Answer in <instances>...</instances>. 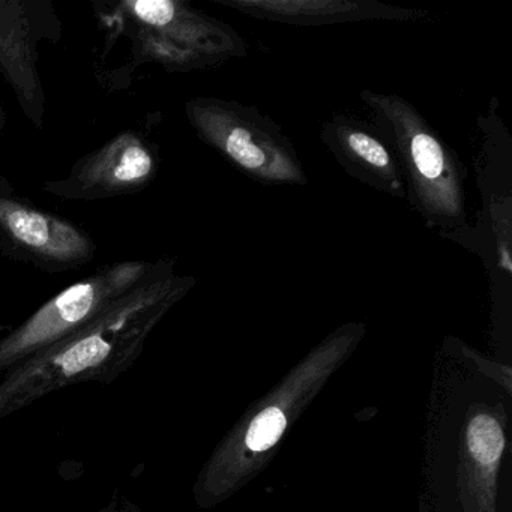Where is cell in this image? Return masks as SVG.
<instances>
[{"label": "cell", "mask_w": 512, "mask_h": 512, "mask_svg": "<svg viewBox=\"0 0 512 512\" xmlns=\"http://www.w3.org/2000/svg\"><path fill=\"white\" fill-rule=\"evenodd\" d=\"M160 157L139 131H121L100 149L80 158L65 178L46 181L44 193L70 202L131 196L157 178Z\"/></svg>", "instance_id": "ba28073f"}, {"label": "cell", "mask_w": 512, "mask_h": 512, "mask_svg": "<svg viewBox=\"0 0 512 512\" xmlns=\"http://www.w3.org/2000/svg\"><path fill=\"white\" fill-rule=\"evenodd\" d=\"M194 284L190 275L176 274L172 260L103 316L11 368L0 380V419L68 386L115 382L136 364L149 335Z\"/></svg>", "instance_id": "6da1fadb"}, {"label": "cell", "mask_w": 512, "mask_h": 512, "mask_svg": "<svg viewBox=\"0 0 512 512\" xmlns=\"http://www.w3.org/2000/svg\"><path fill=\"white\" fill-rule=\"evenodd\" d=\"M172 260L107 263L89 277L71 284L0 337V373H7L94 322L128 293L164 271Z\"/></svg>", "instance_id": "277c9868"}, {"label": "cell", "mask_w": 512, "mask_h": 512, "mask_svg": "<svg viewBox=\"0 0 512 512\" xmlns=\"http://www.w3.org/2000/svg\"><path fill=\"white\" fill-rule=\"evenodd\" d=\"M5 127V110H4V104H2V101H0V134H2V131H4Z\"/></svg>", "instance_id": "9a60e30c"}, {"label": "cell", "mask_w": 512, "mask_h": 512, "mask_svg": "<svg viewBox=\"0 0 512 512\" xmlns=\"http://www.w3.org/2000/svg\"><path fill=\"white\" fill-rule=\"evenodd\" d=\"M98 512H142V509L133 500L128 499L125 494L115 493L109 503Z\"/></svg>", "instance_id": "5bb4252c"}, {"label": "cell", "mask_w": 512, "mask_h": 512, "mask_svg": "<svg viewBox=\"0 0 512 512\" xmlns=\"http://www.w3.org/2000/svg\"><path fill=\"white\" fill-rule=\"evenodd\" d=\"M185 116L200 140L233 169L263 185H307L295 146L277 122L253 106L215 97H194Z\"/></svg>", "instance_id": "5b68a950"}, {"label": "cell", "mask_w": 512, "mask_h": 512, "mask_svg": "<svg viewBox=\"0 0 512 512\" xmlns=\"http://www.w3.org/2000/svg\"><path fill=\"white\" fill-rule=\"evenodd\" d=\"M320 142L356 181L380 193L406 199L397 158L371 122L347 115L332 116L320 128Z\"/></svg>", "instance_id": "30bf717a"}, {"label": "cell", "mask_w": 512, "mask_h": 512, "mask_svg": "<svg viewBox=\"0 0 512 512\" xmlns=\"http://www.w3.org/2000/svg\"><path fill=\"white\" fill-rule=\"evenodd\" d=\"M104 25L130 41L131 65H160L169 73H193L245 58L247 44L227 23L184 0H122Z\"/></svg>", "instance_id": "3957f363"}, {"label": "cell", "mask_w": 512, "mask_h": 512, "mask_svg": "<svg viewBox=\"0 0 512 512\" xmlns=\"http://www.w3.org/2000/svg\"><path fill=\"white\" fill-rule=\"evenodd\" d=\"M361 101L397 158L413 211L428 229L460 244L470 226L467 169L457 152L403 97L362 91Z\"/></svg>", "instance_id": "7a4b0ae2"}, {"label": "cell", "mask_w": 512, "mask_h": 512, "mask_svg": "<svg viewBox=\"0 0 512 512\" xmlns=\"http://www.w3.org/2000/svg\"><path fill=\"white\" fill-rule=\"evenodd\" d=\"M244 16L290 26H331L346 23L418 22L430 11L383 4L379 0H212Z\"/></svg>", "instance_id": "8fae6325"}, {"label": "cell", "mask_w": 512, "mask_h": 512, "mask_svg": "<svg viewBox=\"0 0 512 512\" xmlns=\"http://www.w3.org/2000/svg\"><path fill=\"white\" fill-rule=\"evenodd\" d=\"M10 326L7 325H0V335L5 334V332L10 331Z\"/></svg>", "instance_id": "2e32d148"}, {"label": "cell", "mask_w": 512, "mask_h": 512, "mask_svg": "<svg viewBox=\"0 0 512 512\" xmlns=\"http://www.w3.org/2000/svg\"><path fill=\"white\" fill-rule=\"evenodd\" d=\"M98 247L73 221L38 208L0 175V253L47 274L89 265Z\"/></svg>", "instance_id": "8992f818"}, {"label": "cell", "mask_w": 512, "mask_h": 512, "mask_svg": "<svg viewBox=\"0 0 512 512\" xmlns=\"http://www.w3.org/2000/svg\"><path fill=\"white\" fill-rule=\"evenodd\" d=\"M62 23L50 0H0V74L34 127H44L46 94L38 47L58 43Z\"/></svg>", "instance_id": "52a82bcc"}, {"label": "cell", "mask_w": 512, "mask_h": 512, "mask_svg": "<svg viewBox=\"0 0 512 512\" xmlns=\"http://www.w3.org/2000/svg\"><path fill=\"white\" fill-rule=\"evenodd\" d=\"M470 454L484 469H493L502 457L505 437L499 422L490 415H478L467 428Z\"/></svg>", "instance_id": "7c38bea8"}, {"label": "cell", "mask_w": 512, "mask_h": 512, "mask_svg": "<svg viewBox=\"0 0 512 512\" xmlns=\"http://www.w3.org/2000/svg\"><path fill=\"white\" fill-rule=\"evenodd\" d=\"M487 122L490 134L485 140L484 148L479 161V188H481L482 209L479 224L475 229H470L463 241L460 242L467 250L478 253L484 259L491 277L511 280V187H503L511 181V172L503 176L499 185H494L497 164L503 149L508 145V134L502 130L499 122Z\"/></svg>", "instance_id": "9c48e42d"}, {"label": "cell", "mask_w": 512, "mask_h": 512, "mask_svg": "<svg viewBox=\"0 0 512 512\" xmlns=\"http://www.w3.org/2000/svg\"><path fill=\"white\" fill-rule=\"evenodd\" d=\"M286 428V416L277 407H268L251 422L247 445L251 451L262 452L272 448Z\"/></svg>", "instance_id": "4fadbf2b"}]
</instances>
